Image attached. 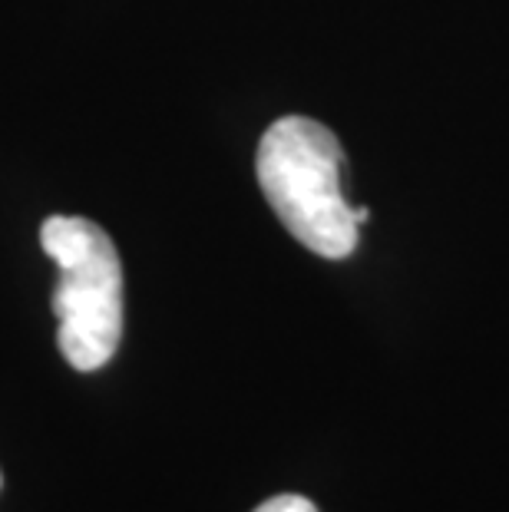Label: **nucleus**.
<instances>
[{"label":"nucleus","instance_id":"f257e3e1","mask_svg":"<svg viewBox=\"0 0 509 512\" xmlns=\"http://www.w3.org/2000/svg\"><path fill=\"white\" fill-rule=\"evenodd\" d=\"M341 143L308 116H285L265 129L255 172L268 205L291 238L321 258H348L357 248L354 209L341 192Z\"/></svg>","mask_w":509,"mask_h":512},{"label":"nucleus","instance_id":"f03ea898","mask_svg":"<svg viewBox=\"0 0 509 512\" xmlns=\"http://www.w3.org/2000/svg\"><path fill=\"white\" fill-rule=\"evenodd\" d=\"M40 245L60 268L53 291L60 354L80 374L106 367L123 341V261L113 238L80 215H50Z\"/></svg>","mask_w":509,"mask_h":512},{"label":"nucleus","instance_id":"7ed1b4c3","mask_svg":"<svg viewBox=\"0 0 509 512\" xmlns=\"http://www.w3.org/2000/svg\"><path fill=\"white\" fill-rule=\"evenodd\" d=\"M255 512H318L305 496H275L262 503Z\"/></svg>","mask_w":509,"mask_h":512},{"label":"nucleus","instance_id":"20e7f679","mask_svg":"<svg viewBox=\"0 0 509 512\" xmlns=\"http://www.w3.org/2000/svg\"><path fill=\"white\" fill-rule=\"evenodd\" d=\"M0 486H4V476H0Z\"/></svg>","mask_w":509,"mask_h":512}]
</instances>
